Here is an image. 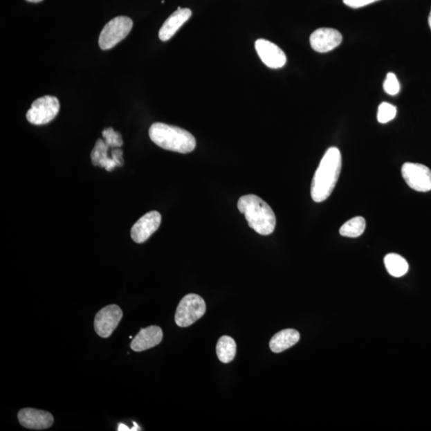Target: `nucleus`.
<instances>
[{"instance_id":"11","label":"nucleus","mask_w":431,"mask_h":431,"mask_svg":"<svg viewBox=\"0 0 431 431\" xmlns=\"http://www.w3.org/2000/svg\"><path fill=\"white\" fill-rule=\"evenodd\" d=\"M342 40L341 33L334 28H319L310 36L311 48L319 53H327L334 50L340 45Z\"/></svg>"},{"instance_id":"25","label":"nucleus","mask_w":431,"mask_h":431,"mask_svg":"<svg viewBox=\"0 0 431 431\" xmlns=\"http://www.w3.org/2000/svg\"><path fill=\"white\" fill-rule=\"evenodd\" d=\"M118 430V431H131V429L129 428L127 425L121 423V424H119Z\"/></svg>"},{"instance_id":"4","label":"nucleus","mask_w":431,"mask_h":431,"mask_svg":"<svg viewBox=\"0 0 431 431\" xmlns=\"http://www.w3.org/2000/svg\"><path fill=\"white\" fill-rule=\"evenodd\" d=\"M205 300L196 294H188L180 301L175 314V323L181 328L194 324L205 313Z\"/></svg>"},{"instance_id":"7","label":"nucleus","mask_w":431,"mask_h":431,"mask_svg":"<svg viewBox=\"0 0 431 431\" xmlns=\"http://www.w3.org/2000/svg\"><path fill=\"white\" fill-rule=\"evenodd\" d=\"M403 178L410 188L418 192L431 190V170L422 164L406 163L402 167Z\"/></svg>"},{"instance_id":"3","label":"nucleus","mask_w":431,"mask_h":431,"mask_svg":"<svg viewBox=\"0 0 431 431\" xmlns=\"http://www.w3.org/2000/svg\"><path fill=\"white\" fill-rule=\"evenodd\" d=\"M149 135L153 143L169 152L188 154L196 148V139L193 135L178 127L156 122L150 127Z\"/></svg>"},{"instance_id":"19","label":"nucleus","mask_w":431,"mask_h":431,"mask_svg":"<svg viewBox=\"0 0 431 431\" xmlns=\"http://www.w3.org/2000/svg\"><path fill=\"white\" fill-rule=\"evenodd\" d=\"M366 221L363 217H356L347 221L340 230V235L356 238L360 237L365 231Z\"/></svg>"},{"instance_id":"23","label":"nucleus","mask_w":431,"mask_h":431,"mask_svg":"<svg viewBox=\"0 0 431 431\" xmlns=\"http://www.w3.org/2000/svg\"><path fill=\"white\" fill-rule=\"evenodd\" d=\"M378 1L380 0H344V3L347 7L355 9L365 7Z\"/></svg>"},{"instance_id":"18","label":"nucleus","mask_w":431,"mask_h":431,"mask_svg":"<svg viewBox=\"0 0 431 431\" xmlns=\"http://www.w3.org/2000/svg\"><path fill=\"white\" fill-rule=\"evenodd\" d=\"M237 352V345L235 340L230 336H222L218 340L217 345V355L218 359L224 363H230L235 359Z\"/></svg>"},{"instance_id":"8","label":"nucleus","mask_w":431,"mask_h":431,"mask_svg":"<svg viewBox=\"0 0 431 431\" xmlns=\"http://www.w3.org/2000/svg\"><path fill=\"white\" fill-rule=\"evenodd\" d=\"M122 311L118 305H108L97 313L95 319V330L96 333L108 338L116 329L122 318Z\"/></svg>"},{"instance_id":"9","label":"nucleus","mask_w":431,"mask_h":431,"mask_svg":"<svg viewBox=\"0 0 431 431\" xmlns=\"http://www.w3.org/2000/svg\"><path fill=\"white\" fill-rule=\"evenodd\" d=\"M255 48L259 58L269 68H282L286 64V55L272 42L263 39H257Z\"/></svg>"},{"instance_id":"5","label":"nucleus","mask_w":431,"mask_h":431,"mask_svg":"<svg viewBox=\"0 0 431 431\" xmlns=\"http://www.w3.org/2000/svg\"><path fill=\"white\" fill-rule=\"evenodd\" d=\"M133 20L118 17L110 21L101 31L98 45L102 50H110L127 37L133 28Z\"/></svg>"},{"instance_id":"10","label":"nucleus","mask_w":431,"mask_h":431,"mask_svg":"<svg viewBox=\"0 0 431 431\" xmlns=\"http://www.w3.org/2000/svg\"><path fill=\"white\" fill-rule=\"evenodd\" d=\"M161 221L162 216L157 211H152L143 216L131 228L134 241L138 244L147 241L158 230Z\"/></svg>"},{"instance_id":"13","label":"nucleus","mask_w":431,"mask_h":431,"mask_svg":"<svg viewBox=\"0 0 431 431\" xmlns=\"http://www.w3.org/2000/svg\"><path fill=\"white\" fill-rule=\"evenodd\" d=\"M163 339L162 329L158 326H149L138 332L133 339L131 347L134 351H143L158 345Z\"/></svg>"},{"instance_id":"14","label":"nucleus","mask_w":431,"mask_h":431,"mask_svg":"<svg viewBox=\"0 0 431 431\" xmlns=\"http://www.w3.org/2000/svg\"><path fill=\"white\" fill-rule=\"evenodd\" d=\"M192 15L189 8H178L170 17L165 20L163 27L159 30V39L163 42L168 41L176 34L183 26L188 21Z\"/></svg>"},{"instance_id":"21","label":"nucleus","mask_w":431,"mask_h":431,"mask_svg":"<svg viewBox=\"0 0 431 431\" xmlns=\"http://www.w3.org/2000/svg\"><path fill=\"white\" fill-rule=\"evenodd\" d=\"M102 137L104 142L106 143L110 148H119L123 145L122 135L118 132L114 131L112 127H109L102 131Z\"/></svg>"},{"instance_id":"2","label":"nucleus","mask_w":431,"mask_h":431,"mask_svg":"<svg viewBox=\"0 0 431 431\" xmlns=\"http://www.w3.org/2000/svg\"><path fill=\"white\" fill-rule=\"evenodd\" d=\"M239 211L246 217L249 227L259 235H271L276 227V216L272 208L261 197L249 194L243 196L238 201Z\"/></svg>"},{"instance_id":"16","label":"nucleus","mask_w":431,"mask_h":431,"mask_svg":"<svg viewBox=\"0 0 431 431\" xmlns=\"http://www.w3.org/2000/svg\"><path fill=\"white\" fill-rule=\"evenodd\" d=\"M109 145L104 142L103 139H98L95 147H93L91 157L92 164L95 166H100L101 168L106 169L108 172H111L114 168L118 167V165L114 160L108 156Z\"/></svg>"},{"instance_id":"27","label":"nucleus","mask_w":431,"mask_h":431,"mask_svg":"<svg viewBox=\"0 0 431 431\" xmlns=\"http://www.w3.org/2000/svg\"><path fill=\"white\" fill-rule=\"evenodd\" d=\"M428 23H429V26H430V30H431V10H430V15H429Z\"/></svg>"},{"instance_id":"6","label":"nucleus","mask_w":431,"mask_h":431,"mask_svg":"<svg viewBox=\"0 0 431 431\" xmlns=\"http://www.w3.org/2000/svg\"><path fill=\"white\" fill-rule=\"evenodd\" d=\"M60 109L58 98L44 96L36 100L27 113L28 121L36 126L48 124L57 116Z\"/></svg>"},{"instance_id":"17","label":"nucleus","mask_w":431,"mask_h":431,"mask_svg":"<svg viewBox=\"0 0 431 431\" xmlns=\"http://www.w3.org/2000/svg\"><path fill=\"white\" fill-rule=\"evenodd\" d=\"M384 264H385L388 273L394 277H403L409 270V264L406 259L398 254H387L384 258Z\"/></svg>"},{"instance_id":"1","label":"nucleus","mask_w":431,"mask_h":431,"mask_svg":"<svg viewBox=\"0 0 431 431\" xmlns=\"http://www.w3.org/2000/svg\"><path fill=\"white\" fill-rule=\"evenodd\" d=\"M342 167L340 149L331 147L325 153L311 181V196L315 202L328 199L339 180Z\"/></svg>"},{"instance_id":"22","label":"nucleus","mask_w":431,"mask_h":431,"mask_svg":"<svg viewBox=\"0 0 431 431\" xmlns=\"http://www.w3.org/2000/svg\"><path fill=\"white\" fill-rule=\"evenodd\" d=\"M383 89L388 95H396L401 91V84L394 73H388L383 83Z\"/></svg>"},{"instance_id":"24","label":"nucleus","mask_w":431,"mask_h":431,"mask_svg":"<svg viewBox=\"0 0 431 431\" xmlns=\"http://www.w3.org/2000/svg\"><path fill=\"white\" fill-rule=\"evenodd\" d=\"M122 150L118 148L113 149L111 152V157L118 165V166H122L124 164V160L122 158Z\"/></svg>"},{"instance_id":"12","label":"nucleus","mask_w":431,"mask_h":431,"mask_svg":"<svg viewBox=\"0 0 431 431\" xmlns=\"http://www.w3.org/2000/svg\"><path fill=\"white\" fill-rule=\"evenodd\" d=\"M21 425L30 430H46L54 423L53 415L34 408H24L18 414Z\"/></svg>"},{"instance_id":"15","label":"nucleus","mask_w":431,"mask_h":431,"mask_svg":"<svg viewBox=\"0 0 431 431\" xmlns=\"http://www.w3.org/2000/svg\"><path fill=\"white\" fill-rule=\"evenodd\" d=\"M300 338L299 332L294 329H284L275 335L269 342L270 349L280 353L297 345Z\"/></svg>"},{"instance_id":"20","label":"nucleus","mask_w":431,"mask_h":431,"mask_svg":"<svg viewBox=\"0 0 431 431\" xmlns=\"http://www.w3.org/2000/svg\"><path fill=\"white\" fill-rule=\"evenodd\" d=\"M397 114V109L392 104L382 102L378 107L377 118L380 123L385 124L393 120Z\"/></svg>"},{"instance_id":"26","label":"nucleus","mask_w":431,"mask_h":431,"mask_svg":"<svg viewBox=\"0 0 431 431\" xmlns=\"http://www.w3.org/2000/svg\"><path fill=\"white\" fill-rule=\"evenodd\" d=\"M27 1L30 3H39L41 1H43V0H27Z\"/></svg>"}]
</instances>
